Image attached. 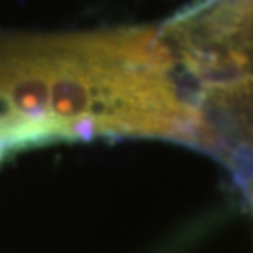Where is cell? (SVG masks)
Here are the masks:
<instances>
[{
    "label": "cell",
    "instance_id": "cell-1",
    "mask_svg": "<svg viewBox=\"0 0 253 253\" xmlns=\"http://www.w3.org/2000/svg\"><path fill=\"white\" fill-rule=\"evenodd\" d=\"M162 30L0 36V163L92 139L191 141L199 101Z\"/></svg>",
    "mask_w": 253,
    "mask_h": 253
}]
</instances>
